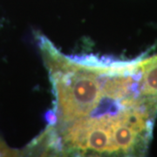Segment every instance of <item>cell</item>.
Instances as JSON below:
<instances>
[{
  "instance_id": "1",
  "label": "cell",
  "mask_w": 157,
  "mask_h": 157,
  "mask_svg": "<svg viewBox=\"0 0 157 157\" xmlns=\"http://www.w3.org/2000/svg\"><path fill=\"white\" fill-rule=\"evenodd\" d=\"M140 69L144 94L157 100V53L140 58Z\"/></svg>"
},
{
  "instance_id": "2",
  "label": "cell",
  "mask_w": 157,
  "mask_h": 157,
  "mask_svg": "<svg viewBox=\"0 0 157 157\" xmlns=\"http://www.w3.org/2000/svg\"><path fill=\"white\" fill-rule=\"evenodd\" d=\"M11 150H9L6 147H4L3 143L0 142V155H10Z\"/></svg>"
}]
</instances>
